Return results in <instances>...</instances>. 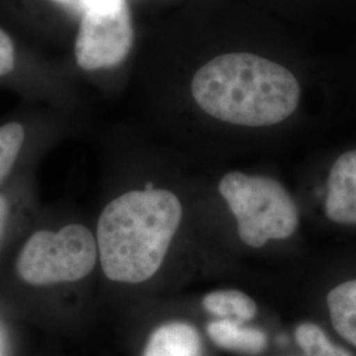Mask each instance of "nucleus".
<instances>
[{"label":"nucleus","instance_id":"obj_1","mask_svg":"<svg viewBox=\"0 0 356 356\" xmlns=\"http://www.w3.org/2000/svg\"><path fill=\"white\" fill-rule=\"evenodd\" d=\"M191 95L218 120L267 127L297 110L301 90L282 65L251 53H229L210 60L194 74Z\"/></svg>","mask_w":356,"mask_h":356},{"label":"nucleus","instance_id":"obj_2","mask_svg":"<svg viewBox=\"0 0 356 356\" xmlns=\"http://www.w3.org/2000/svg\"><path fill=\"white\" fill-rule=\"evenodd\" d=\"M182 220V204L165 189L132 191L103 209L97 227L103 273L115 282L140 284L161 268Z\"/></svg>","mask_w":356,"mask_h":356},{"label":"nucleus","instance_id":"obj_3","mask_svg":"<svg viewBox=\"0 0 356 356\" xmlns=\"http://www.w3.org/2000/svg\"><path fill=\"white\" fill-rule=\"evenodd\" d=\"M218 189L236 219L239 238L252 248L288 239L298 227L297 204L275 178L229 172Z\"/></svg>","mask_w":356,"mask_h":356},{"label":"nucleus","instance_id":"obj_4","mask_svg":"<svg viewBox=\"0 0 356 356\" xmlns=\"http://www.w3.org/2000/svg\"><path fill=\"white\" fill-rule=\"evenodd\" d=\"M98 256L97 238L82 225H67L57 232L40 229L23 245L16 270L32 286H51L88 277Z\"/></svg>","mask_w":356,"mask_h":356},{"label":"nucleus","instance_id":"obj_5","mask_svg":"<svg viewBox=\"0 0 356 356\" xmlns=\"http://www.w3.org/2000/svg\"><path fill=\"white\" fill-rule=\"evenodd\" d=\"M83 15L74 44L76 65L86 72L114 67L134 45L127 0H79Z\"/></svg>","mask_w":356,"mask_h":356},{"label":"nucleus","instance_id":"obj_6","mask_svg":"<svg viewBox=\"0 0 356 356\" xmlns=\"http://www.w3.org/2000/svg\"><path fill=\"white\" fill-rule=\"evenodd\" d=\"M325 213L334 223L356 226V149L339 156L331 168Z\"/></svg>","mask_w":356,"mask_h":356},{"label":"nucleus","instance_id":"obj_7","mask_svg":"<svg viewBox=\"0 0 356 356\" xmlns=\"http://www.w3.org/2000/svg\"><path fill=\"white\" fill-rule=\"evenodd\" d=\"M141 356H202V339L188 322H166L149 335Z\"/></svg>","mask_w":356,"mask_h":356},{"label":"nucleus","instance_id":"obj_8","mask_svg":"<svg viewBox=\"0 0 356 356\" xmlns=\"http://www.w3.org/2000/svg\"><path fill=\"white\" fill-rule=\"evenodd\" d=\"M206 331L218 347L227 351L244 355H259L267 348L266 332L244 326L242 322L216 319L207 325Z\"/></svg>","mask_w":356,"mask_h":356},{"label":"nucleus","instance_id":"obj_9","mask_svg":"<svg viewBox=\"0 0 356 356\" xmlns=\"http://www.w3.org/2000/svg\"><path fill=\"white\" fill-rule=\"evenodd\" d=\"M327 307L335 331L356 347V280L346 281L327 294Z\"/></svg>","mask_w":356,"mask_h":356},{"label":"nucleus","instance_id":"obj_10","mask_svg":"<svg viewBox=\"0 0 356 356\" xmlns=\"http://www.w3.org/2000/svg\"><path fill=\"white\" fill-rule=\"evenodd\" d=\"M204 310L219 319H229L245 323L254 318L257 307L254 300L236 289L216 291L206 294L202 300Z\"/></svg>","mask_w":356,"mask_h":356},{"label":"nucleus","instance_id":"obj_11","mask_svg":"<svg viewBox=\"0 0 356 356\" xmlns=\"http://www.w3.org/2000/svg\"><path fill=\"white\" fill-rule=\"evenodd\" d=\"M296 342L306 356H354L334 343L318 325L305 322L296 329Z\"/></svg>","mask_w":356,"mask_h":356},{"label":"nucleus","instance_id":"obj_12","mask_svg":"<svg viewBox=\"0 0 356 356\" xmlns=\"http://www.w3.org/2000/svg\"><path fill=\"white\" fill-rule=\"evenodd\" d=\"M26 140L20 123H7L0 127V184L11 173Z\"/></svg>","mask_w":356,"mask_h":356},{"label":"nucleus","instance_id":"obj_13","mask_svg":"<svg viewBox=\"0 0 356 356\" xmlns=\"http://www.w3.org/2000/svg\"><path fill=\"white\" fill-rule=\"evenodd\" d=\"M15 67V47L11 38L0 28V76L10 74Z\"/></svg>","mask_w":356,"mask_h":356},{"label":"nucleus","instance_id":"obj_14","mask_svg":"<svg viewBox=\"0 0 356 356\" xmlns=\"http://www.w3.org/2000/svg\"><path fill=\"white\" fill-rule=\"evenodd\" d=\"M8 216H10V204H8L7 198L0 194V243H1L6 229H7Z\"/></svg>","mask_w":356,"mask_h":356},{"label":"nucleus","instance_id":"obj_15","mask_svg":"<svg viewBox=\"0 0 356 356\" xmlns=\"http://www.w3.org/2000/svg\"><path fill=\"white\" fill-rule=\"evenodd\" d=\"M53 3H57V4H70V3H73V1H76V0H51Z\"/></svg>","mask_w":356,"mask_h":356}]
</instances>
